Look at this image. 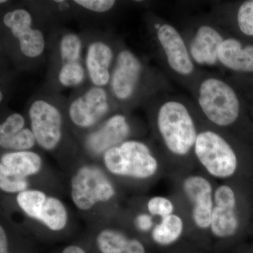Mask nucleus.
Instances as JSON below:
<instances>
[{"instance_id": "7ed1b4c3", "label": "nucleus", "mask_w": 253, "mask_h": 253, "mask_svg": "<svg viewBox=\"0 0 253 253\" xmlns=\"http://www.w3.org/2000/svg\"><path fill=\"white\" fill-rule=\"evenodd\" d=\"M104 163L115 175L136 179L152 177L159 168L149 146L138 140H126L108 150L104 153Z\"/></svg>"}, {"instance_id": "423d86ee", "label": "nucleus", "mask_w": 253, "mask_h": 253, "mask_svg": "<svg viewBox=\"0 0 253 253\" xmlns=\"http://www.w3.org/2000/svg\"><path fill=\"white\" fill-rule=\"evenodd\" d=\"M71 198L81 211H89L95 205L108 202L116 194L114 186L101 169L95 166L80 168L71 179Z\"/></svg>"}, {"instance_id": "a211bd4d", "label": "nucleus", "mask_w": 253, "mask_h": 253, "mask_svg": "<svg viewBox=\"0 0 253 253\" xmlns=\"http://www.w3.org/2000/svg\"><path fill=\"white\" fill-rule=\"evenodd\" d=\"M239 220L236 210L214 206L210 229L218 239H228L236 234Z\"/></svg>"}, {"instance_id": "f03ea898", "label": "nucleus", "mask_w": 253, "mask_h": 253, "mask_svg": "<svg viewBox=\"0 0 253 253\" xmlns=\"http://www.w3.org/2000/svg\"><path fill=\"white\" fill-rule=\"evenodd\" d=\"M194 154L210 175L228 179L235 174L239 158L229 139L214 128L200 129Z\"/></svg>"}, {"instance_id": "c85d7f7f", "label": "nucleus", "mask_w": 253, "mask_h": 253, "mask_svg": "<svg viewBox=\"0 0 253 253\" xmlns=\"http://www.w3.org/2000/svg\"><path fill=\"white\" fill-rule=\"evenodd\" d=\"M136 225L140 230L143 231H149L152 227V218L149 214H141L138 216L136 219Z\"/></svg>"}, {"instance_id": "473e14b6", "label": "nucleus", "mask_w": 253, "mask_h": 253, "mask_svg": "<svg viewBox=\"0 0 253 253\" xmlns=\"http://www.w3.org/2000/svg\"><path fill=\"white\" fill-rule=\"evenodd\" d=\"M5 1H2V0H1V1H0V2H1V4H3V3L5 2Z\"/></svg>"}, {"instance_id": "f257e3e1", "label": "nucleus", "mask_w": 253, "mask_h": 253, "mask_svg": "<svg viewBox=\"0 0 253 253\" xmlns=\"http://www.w3.org/2000/svg\"><path fill=\"white\" fill-rule=\"evenodd\" d=\"M199 113L194 104L179 96L166 98L156 112V123L165 147L172 156L185 158L194 153L199 134Z\"/></svg>"}, {"instance_id": "20e7f679", "label": "nucleus", "mask_w": 253, "mask_h": 253, "mask_svg": "<svg viewBox=\"0 0 253 253\" xmlns=\"http://www.w3.org/2000/svg\"><path fill=\"white\" fill-rule=\"evenodd\" d=\"M156 28L168 69L174 79L191 91L203 73L193 61L184 36L170 23H158Z\"/></svg>"}, {"instance_id": "9b49d317", "label": "nucleus", "mask_w": 253, "mask_h": 253, "mask_svg": "<svg viewBox=\"0 0 253 253\" xmlns=\"http://www.w3.org/2000/svg\"><path fill=\"white\" fill-rule=\"evenodd\" d=\"M109 109L108 96L103 88H91L75 100L69 108V116L76 126L89 127L94 126Z\"/></svg>"}, {"instance_id": "bb28decb", "label": "nucleus", "mask_w": 253, "mask_h": 253, "mask_svg": "<svg viewBox=\"0 0 253 253\" xmlns=\"http://www.w3.org/2000/svg\"><path fill=\"white\" fill-rule=\"evenodd\" d=\"M24 125V118L21 114H11L0 126V141L5 140L14 136L23 129Z\"/></svg>"}, {"instance_id": "412c9836", "label": "nucleus", "mask_w": 253, "mask_h": 253, "mask_svg": "<svg viewBox=\"0 0 253 253\" xmlns=\"http://www.w3.org/2000/svg\"><path fill=\"white\" fill-rule=\"evenodd\" d=\"M46 198L45 194L39 190H26L17 196V204L28 217L39 219Z\"/></svg>"}, {"instance_id": "dca6fc26", "label": "nucleus", "mask_w": 253, "mask_h": 253, "mask_svg": "<svg viewBox=\"0 0 253 253\" xmlns=\"http://www.w3.org/2000/svg\"><path fill=\"white\" fill-rule=\"evenodd\" d=\"M112 59V50L105 43L96 42L89 46L86 58V68L95 85L102 86L109 83V67Z\"/></svg>"}, {"instance_id": "4468645a", "label": "nucleus", "mask_w": 253, "mask_h": 253, "mask_svg": "<svg viewBox=\"0 0 253 253\" xmlns=\"http://www.w3.org/2000/svg\"><path fill=\"white\" fill-rule=\"evenodd\" d=\"M42 168L41 156L33 151H14L3 155L0 160V176L16 180H27Z\"/></svg>"}, {"instance_id": "b1692460", "label": "nucleus", "mask_w": 253, "mask_h": 253, "mask_svg": "<svg viewBox=\"0 0 253 253\" xmlns=\"http://www.w3.org/2000/svg\"><path fill=\"white\" fill-rule=\"evenodd\" d=\"M84 77V68L81 63L63 65L59 74V81L66 86L78 85Z\"/></svg>"}, {"instance_id": "393cba45", "label": "nucleus", "mask_w": 253, "mask_h": 253, "mask_svg": "<svg viewBox=\"0 0 253 253\" xmlns=\"http://www.w3.org/2000/svg\"><path fill=\"white\" fill-rule=\"evenodd\" d=\"M147 210L151 216L163 218L174 214V205L164 196H154L148 201Z\"/></svg>"}, {"instance_id": "cd10ccee", "label": "nucleus", "mask_w": 253, "mask_h": 253, "mask_svg": "<svg viewBox=\"0 0 253 253\" xmlns=\"http://www.w3.org/2000/svg\"><path fill=\"white\" fill-rule=\"evenodd\" d=\"M75 2L83 7L95 12H105L114 6L113 0H76Z\"/></svg>"}, {"instance_id": "5701e85b", "label": "nucleus", "mask_w": 253, "mask_h": 253, "mask_svg": "<svg viewBox=\"0 0 253 253\" xmlns=\"http://www.w3.org/2000/svg\"><path fill=\"white\" fill-rule=\"evenodd\" d=\"M36 141L33 131L28 128H23L9 139L0 141V145L4 149L23 151L31 149L36 144Z\"/></svg>"}, {"instance_id": "f3484780", "label": "nucleus", "mask_w": 253, "mask_h": 253, "mask_svg": "<svg viewBox=\"0 0 253 253\" xmlns=\"http://www.w3.org/2000/svg\"><path fill=\"white\" fill-rule=\"evenodd\" d=\"M96 244L101 253H146L139 240L131 239L116 229H104L98 234Z\"/></svg>"}, {"instance_id": "39448f33", "label": "nucleus", "mask_w": 253, "mask_h": 253, "mask_svg": "<svg viewBox=\"0 0 253 253\" xmlns=\"http://www.w3.org/2000/svg\"><path fill=\"white\" fill-rule=\"evenodd\" d=\"M190 54L197 66H218V52L229 34L215 20H201L193 23L184 34Z\"/></svg>"}, {"instance_id": "6e6552de", "label": "nucleus", "mask_w": 253, "mask_h": 253, "mask_svg": "<svg viewBox=\"0 0 253 253\" xmlns=\"http://www.w3.org/2000/svg\"><path fill=\"white\" fill-rule=\"evenodd\" d=\"M182 191L192 206L191 217L196 227L210 229L213 208V188L211 181L198 174L186 176L182 182Z\"/></svg>"}, {"instance_id": "aec40b11", "label": "nucleus", "mask_w": 253, "mask_h": 253, "mask_svg": "<svg viewBox=\"0 0 253 253\" xmlns=\"http://www.w3.org/2000/svg\"><path fill=\"white\" fill-rule=\"evenodd\" d=\"M38 220L41 221L51 230H62L68 221L66 207L59 199L48 197L42 209Z\"/></svg>"}, {"instance_id": "0eeeda50", "label": "nucleus", "mask_w": 253, "mask_h": 253, "mask_svg": "<svg viewBox=\"0 0 253 253\" xmlns=\"http://www.w3.org/2000/svg\"><path fill=\"white\" fill-rule=\"evenodd\" d=\"M29 118L38 144L47 151L55 149L61 140L62 126L58 109L45 101L37 100L30 108Z\"/></svg>"}, {"instance_id": "1a4fd4ad", "label": "nucleus", "mask_w": 253, "mask_h": 253, "mask_svg": "<svg viewBox=\"0 0 253 253\" xmlns=\"http://www.w3.org/2000/svg\"><path fill=\"white\" fill-rule=\"evenodd\" d=\"M144 73L140 59L129 50H122L116 59L111 81L115 96L121 101L131 99L139 89Z\"/></svg>"}, {"instance_id": "2eb2a0df", "label": "nucleus", "mask_w": 253, "mask_h": 253, "mask_svg": "<svg viewBox=\"0 0 253 253\" xmlns=\"http://www.w3.org/2000/svg\"><path fill=\"white\" fill-rule=\"evenodd\" d=\"M219 10L214 18L226 31L232 29L243 36L253 37V0L241 3L236 9L226 6Z\"/></svg>"}, {"instance_id": "6ab92c4d", "label": "nucleus", "mask_w": 253, "mask_h": 253, "mask_svg": "<svg viewBox=\"0 0 253 253\" xmlns=\"http://www.w3.org/2000/svg\"><path fill=\"white\" fill-rule=\"evenodd\" d=\"M184 230V221L179 214L161 218L152 230V239L161 246H169L180 239Z\"/></svg>"}, {"instance_id": "c756f323", "label": "nucleus", "mask_w": 253, "mask_h": 253, "mask_svg": "<svg viewBox=\"0 0 253 253\" xmlns=\"http://www.w3.org/2000/svg\"><path fill=\"white\" fill-rule=\"evenodd\" d=\"M0 253H9L7 236L2 226L0 227Z\"/></svg>"}, {"instance_id": "7c9ffc66", "label": "nucleus", "mask_w": 253, "mask_h": 253, "mask_svg": "<svg viewBox=\"0 0 253 253\" xmlns=\"http://www.w3.org/2000/svg\"><path fill=\"white\" fill-rule=\"evenodd\" d=\"M62 253H86L81 248L77 246H70L63 250Z\"/></svg>"}, {"instance_id": "9d476101", "label": "nucleus", "mask_w": 253, "mask_h": 253, "mask_svg": "<svg viewBox=\"0 0 253 253\" xmlns=\"http://www.w3.org/2000/svg\"><path fill=\"white\" fill-rule=\"evenodd\" d=\"M3 21L19 41L20 48L25 56L36 58L42 54L45 41L42 33L32 28L31 15L26 10L18 9L6 13Z\"/></svg>"}, {"instance_id": "ddd939ff", "label": "nucleus", "mask_w": 253, "mask_h": 253, "mask_svg": "<svg viewBox=\"0 0 253 253\" xmlns=\"http://www.w3.org/2000/svg\"><path fill=\"white\" fill-rule=\"evenodd\" d=\"M130 131L131 126L127 118L123 115H116L88 136L86 146L95 154L105 153L126 141Z\"/></svg>"}, {"instance_id": "f8f14e48", "label": "nucleus", "mask_w": 253, "mask_h": 253, "mask_svg": "<svg viewBox=\"0 0 253 253\" xmlns=\"http://www.w3.org/2000/svg\"><path fill=\"white\" fill-rule=\"evenodd\" d=\"M218 67L230 75L253 73V44L228 34L218 52Z\"/></svg>"}, {"instance_id": "2f4dec72", "label": "nucleus", "mask_w": 253, "mask_h": 253, "mask_svg": "<svg viewBox=\"0 0 253 253\" xmlns=\"http://www.w3.org/2000/svg\"><path fill=\"white\" fill-rule=\"evenodd\" d=\"M0 100H2V93H0Z\"/></svg>"}, {"instance_id": "4be33fe9", "label": "nucleus", "mask_w": 253, "mask_h": 253, "mask_svg": "<svg viewBox=\"0 0 253 253\" xmlns=\"http://www.w3.org/2000/svg\"><path fill=\"white\" fill-rule=\"evenodd\" d=\"M81 49L79 37L72 33L63 36L60 42V53L63 65L80 62Z\"/></svg>"}, {"instance_id": "a878e982", "label": "nucleus", "mask_w": 253, "mask_h": 253, "mask_svg": "<svg viewBox=\"0 0 253 253\" xmlns=\"http://www.w3.org/2000/svg\"><path fill=\"white\" fill-rule=\"evenodd\" d=\"M214 204L218 207L236 210V196L235 192L230 186L221 184L216 188L213 194Z\"/></svg>"}]
</instances>
